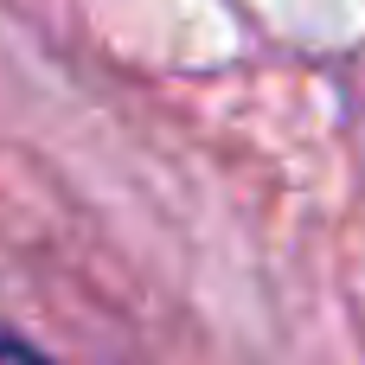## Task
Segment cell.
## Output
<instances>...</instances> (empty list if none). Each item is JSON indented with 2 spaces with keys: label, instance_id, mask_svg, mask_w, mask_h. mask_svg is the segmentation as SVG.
Returning <instances> with one entry per match:
<instances>
[{
  "label": "cell",
  "instance_id": "1",
  "mask_svg": "<svg viewBox=\"0 0 365 365\" xmlns=\"http://www.w3.org/2000/svg\"><path fill=\"white\" fill-rule=\"evenodd\" d=\"M0 365H51L38 346H26V340H13V334H0Z\"/></svg>",
  "mask_w": 365,
  "mask_h": 365
}]
</instances>
